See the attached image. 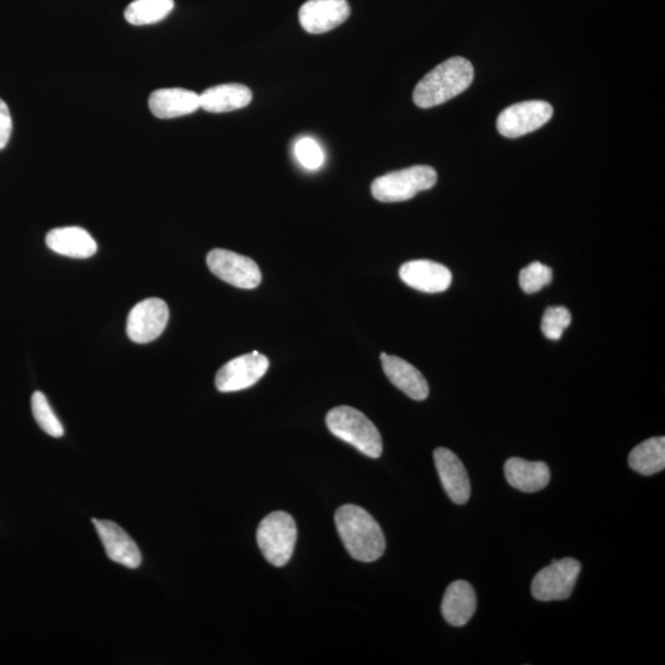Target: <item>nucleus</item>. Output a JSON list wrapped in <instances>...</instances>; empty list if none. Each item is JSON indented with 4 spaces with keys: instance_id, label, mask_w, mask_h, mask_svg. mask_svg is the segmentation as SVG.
Returning <instances> with one entry per match:
<instances>
[{
    "instance_id": "obj_27",
    "label": "nucleus",
    "mask_w": 665,
    "mask_h": 665,
    "mask_svg": "<svg viewBox=\"0 0 665 665\" xmlns=\"http://www.w3.org/2000/svg\"><path fill=\"white\" fill-rule=\"evenodd\" d=\"M13 120L8 105L0 99V151L8 145L9 138L12 136Z\"/></svg>"
},
{
    "instance_id": "obj_11",
    "label": "nucleus",
    "mask_w": 665,
    "mask_h": 665,
    "mask_svg": "<svg viewBox=\"0 0 665 665\" xmlns=\"http://www.w3.org/2000/svg\"><path fill=\"white\" fill-rule=\"evenodd\" d=\"M347 0H308L299 13L300 24L308 34H326L350 17Z\"/></svg>"
},
{
    "instance_id": "obj_18",
    "label": "nucleus",
    "mask_w": 665,
    "mask_h": 665,
    "mask_svg": "<svg viewBox=\"0 0 665 665\" xmlns=\"http://www.w3.org/2000/svg\"><path fill=\"white\" fill-rule=\"evenodd\" d=\"M46 244L53 252L76 259L93 257L98 250L97 242L81 227L56 228L47 234Z\"/></svg>"
},
{
    "instance_id": "obj_23",
    "label": "nucleus",
    "mask_w": 665,
    "mask_h": 665,
    "mask_svg": "<svg viewBox=\"0 0 665 665\" xmlns=\"http://www.w3.org/2000/svg\"><path fill=\"white\" fill-rule=\"evenodd\" d=\"M31 408H33L34 418L39 424V427L44 430L46 434L53 436V438H61L65 434L60 419L57 418L55 412L52 411L49 401L42 392H35L31 397Z\"/></svg>"
},
{
    "instance_id": "obj_7",
    "label": "nucleus",
    "mask_w": 665,
    "mask_h": 665,
    "mask_svg": "<svg viewBox=\"0 0 665 665\" xmlns=\"http://www.w3.org/2000/svg\"><path fill=\"white\" fill-rule=\"evenodd\" d=\"M206 262L212 274L238 289L252 290L262 283V271L258 264L231 250H211Z\"/></svg>"
},
{
    "instance_id": "obj_25",
    "label": "nucleus",
    "mask_w": 665,
    "mask_h": 665,
    "mask_svg": "<svg viewBox=\"0 0 665 665\" xmlns=\"http://www.w3.org/2000/svg\"><path fill=\"white\" fill-rule=\"evenodd\" d=\"M571 322V312L566 307H549L542 318L541 331L547 339L560 340Z\"/></svg>"
},
{
    "instance_id": "obj_3",
    "label": "nucleus",
    "mask_w": 665,
    "mask_h": 665,
    "mask_svg": "<svg viewBox=\"0 0 665 665\" xmlns=\"http://www.w3.org/2000/svg\"><path fill=\"white\" fill-rule=\"evenodd\" d=\"M329 432L345 441L361 454L379 459L383 445L379 429L364 413L353 407L342 406L329 411L326 418Z\"/></svg>"
},
{
    "instance_id": "obj_10",
    "label": "nucleus",
    "mask_w": 665,
    "mask_h": 665,
    "mask_svg": "<svg viewBox=\"0 0 665 665\" xmlns=\"http://www.w3.org/2000/svg\"><path fill=\"white\" fill-rule=\"evenodd\" d=\"M169 321V308L161 299L137 303L127 318V335L137 344L151 343L161 337Z\"/></svg>"
},
{
    "instance_id": "obj_2",
    "label": "nucleus",
    "mask_w": 665,
    "mask_h": 665,
    "mask_svg": "<svg viewBox=\"0 0 665 665\" xmlns=\"http://www.w3.org/2000/svg\"><path fill=\"white\" fill-rule=\"evenodd\" d=\"M475 69L464 57H452L429 72L414 89V104L422 109L434 108L457 97L470 87Z\"/></svg>"
},
{
    "instance_id": "obj_14",
    "label": "nucleus",
    "mask_w": 665,
    "mask_h": 665,
    "mask_svg": "<svg viewBox=\"0 0 665 665\" xmlns=\"http://www.w3.org/2000/svg\"><path fill=\"white\" fill-rule=\"evenodd\" d=\"M434 461L449 498L456 504H466L471 497V482L459 457L449 449L438 448L434 451Z\"/></svg>"
},
{
    "instance_id": "obj_5",
    "label": "nucleus",
    "mask_w": 665,
    "mask_h": 665,
    "mask_svg": "<svg viewBox=\"0 0 665 665\" xmlns=\"http://www.w3.org/2000/svg\"><path fill=\"white\" fill-rule=\"evenodd\" d=\"M436 180L438 174L434 168L414 166L375 179L371 185V193L381 202L407 201L413 199L420 191L432 189Z\"/></svg>"
},
{
    "instance_id": "obj_8",
    "label": "nucleus",
    "mask_w": 665,
    "mask_h": 665,
    "mask_svg": "<svg viewBox=\"0 0 665 665\" xmlns=\"http://www.w3.org/2000/svg\"><path fill=\"white\" fill-rule=\"evenodd\" d=\"M553 115L552 106L546 101H524L502 111L497 121L500 135L518 138L539 130Z\"/></svg>"
},
{
    "instance_id": "obj_17",
    "label": "nucleus",
    "mask_w": 665,
    "mask_h": 665,
    "mask_svg": "<svg viewBox=\"0 0 665 665\" xmlns=\"http://www.w3.org/2000/svg\"><path fill=\"white\" fill-rule=\"evenodd\" d=\"M504 475L510 486L524 493L542 491L551 480L550 467L545 462H531L520 457L505 462Z\"/></svg>"
},
{
    "instance_id": "obj_12",
    "label": "nucleus",
    "mask_w": 665,
    "mask_h": 665,
    "mask_svg": "<svg viewBox=\"0 0 665 665\" xmlns=\"http://www.w3.org/2000/svg\"><path fill=\"white\" fill-rule=\"evenodd\" d=\"M399 278L414 290L439 294L449 289L452 274L445 265L432 260H413L401 266Z\"/></svg>"
},
{
    "instance_id": "obj_1",
    "label": "nucleus",
    "mask_w": 665,
    "mask_h": 665,
    "mask_svg": "<svg viewBox=\"0 0 665 665\" xmlns=\"http://www.w3.org/2000/svg\"><path fill=\"white\" fill-rule=\"evenodd\" d=\"M340 539L349 555L360 562H374L386 550V539L374 516L359 505L345 504L334 516Z\"/></svg>"
},
{
    "instance_id": "obj_20",
    "label": "nucleus",
    "mask_w": 665,
    "mask_h": 665,
    "mask_svg": "<svg viewBox=\"0 0 665 665\" xmlns=\"http://www.w3.org/2000/svg\"><path fill=\"white\" fill-rule=\"evenodd\" d=\"M252 99V90L246 85L220 84L200 94V108L207 113H231V111L246 108Z\"/></svg>"
},
{
    "instance_id": "obj_19",
    "label": "nucleus",
    "mask_w": 665,
    "mask_h": 665,
    "mask_svg": "<svg viewBox=\"0 0 665 665\" xmlns=\"http://www.w3.org/2000/svg\"><path fill=\"white\" fill-rule=\"evenodd\" d=\"M476 609V593L470 583L456 581L449 585L441 604V614L450 625L465 626L475 615Z\"/></svg>"
},
{
    "instance_id": "obj_22",
    "label": "nucleus",
    "mask_w": 665,
    "mask_h": 665,
    "mask_svg": "<svg viewBox=\"0 0 665 665\" xmlns=\"http://www.w3.org/2000/svg\"><path fill=\"white\" fill-rule=\"evenodd\" d=\"M173 9L174 0H133L125 10V19L136 26L157 24Z\"/></svg>"
},
{
    "instance_id": "obj_16",
    "label": "nucleus",
    "mask_w": 665,
    "mask_h": 665,
    "mask_svg": "<svg viewBox=\"0 0 665 665\" xmlns=\"http://www.w3.org/2000/svg\"><path fill=\"white\" fill-rule=\"evenodd\" d=\"M148 105L158 119H175L199 110L200 94L183 88L159 89L151 94Z\"/></svg>"
},
{
    "instance_id": "obj_15",
    "label": "nucleus",
    "mask_w": 665,
    "mask_h": 665,
    "mask_svg": "<svg viewBox=\"0 0 665 665\" xmlns=\"http://www.w3.org/2000/svg\"><path fill=\"white\" fill-rule=\"evenodd\" d=\"M383 371L387 379L414 401H424L429 396V385L416 367L395 355L381 354Z\"/></svg>"
},
{
    "instance_id": "obj_4",
    "label": "nucleus",
    "mask_w": 665,
    "mask_h": 665,
    "mask_svg": "<svg viewBox=\"0 0 665 665\" xmlns=\"http://www.w3.org/2000/svg\"><path fill=\"white\" fill-rule=\"evenodd\" d=\"M296 540V523L289 513H270L259 525V549L265 560L275 567H284L289 563L294 555Z\"/></svg>"
},
{
    "instance_id": "obj_24",
    "label": "nucleus",
    "mask_w": 665,
    "mask_h": 665,
    "mask_svg": "<svg viewBox=\"0 0 665 665\" xmlns=\"http://www.w3.org/2000/svg\"><path fill=\"white\" fill-rule=\"evenodd\" d=\"M553 279L552 269L549 266L534 262L520 271L519 284L526 294H536L545 286L550 285Z\"/></svg>"
},
{
    "instance_id": "obj_13",
    "label": "nucleus",
    "mask_w": 665,
    "mask_h": 665,
    "mask_svg": "<svg viewBox=\"0 0 665 665\" xmlns=\"http://www.w3.org/2000/svg\"><path fill=\"white\" fill-rule=\"evenodd\" d=\"M93 524L111 561L131 569L140 567L141 551L124 529L109 520L93 519Z\"/></svg>"
},
{
    "instance_id": "obj_26",
    "label": "nucleus",
    "mask_w": 665,
    "mask_h": 665,
    "mask_svg": "<svg viewBox=\"0 0 665 665\" xmlns=\"http://www.w3.org/2000/svg\"><path fill=\"white\" fill-rule=\"evenodd\" d=\"M295 156L302 167L310 170L321 168L326 159L322 147L311 137H303L296 142Z\"/></svg>"
},
{
    "instance_id": "obj_21",
    "label": "nucleus",
    "mask_w": 665,
    "mask_h": 665,
    "mask_svg": "<svg viewBox=\"0 0 665 665\" xmlns=\"http://www.w3.org/2000/svg\"><path fill=\"white\" fill-rule=\"evenodd\" d=\"M629 466L643 476H652L665 468V438L657 436L643 441L631 451Z\"/></svg>"
},
{
    "instance_id": "obj_6",
    "label": "nucleus",
    "mask_w": 665,
    "mask_h": 665,
    "mask_svg": "<svg viewBox=\"0 0 665 665\" xmlns=\"http://www.w3.org/2000/svg\"><path fill=\"white\" fill-rule=\"evenodd\" d=\"M582 566L574 558L553 560L532 579L531 594L539 601L566 600L571 598Z\"/></svg>"
},
{
    "instance_id": "obj_9",
    "label": "nucleus",
    "mask_w": 665,
    "mask_h": 665,
    "mask_svg": "<svg viewBox=\"0 0 665 665\" xmlns=\"http://www.w3.org/2000/svg\"><path fill=\"white\" fill-rule=\"evenodd\" d=\"M269 360L258 351L238 356L223 365L216 375V387L220 392H238L252 387L266 374Z\"/></svg>"
}]
</instances>
